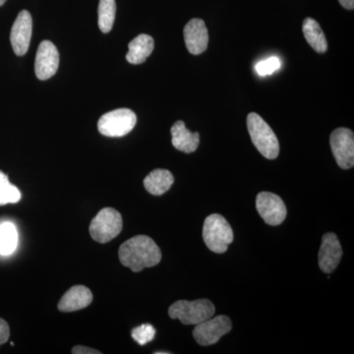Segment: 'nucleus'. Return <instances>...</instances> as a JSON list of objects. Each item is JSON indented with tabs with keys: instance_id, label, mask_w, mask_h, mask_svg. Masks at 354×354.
<instances>
[{
	"instance_id": "nucleus-1",
	"label": "nucleus",
	"mask_w": 354,
	"mask_h": 354,
	"mask_svg": "<svg viewBox=\"0 0 354 354\" xmlns=\"http://www.w3.org/2000/svg\"><path fill=\"white\" fill-rule=\"evenodd\" d=\"M118 257L124 267L138 272L145 268L157 266L162 260V252L151 237L137 235L120 247Z\"/></svg>"
},
{
	"instance_id": "nucleus-2",
	"label": "nucleus",
	"mask_w": 354,
	"mask_h": 354,
	"mask_svg": "<svg viewBox=\"0 0 354 354\" xmlns=\"http://www.w3.org/2000/svg\"><path fill=\"white\" fill-rule=\"evenodd\" d=\"M247 128L254 146L268 160H274L279 156V144L276 134L267 122L255 113L247 116Z\"/></svg>"
},
{
	"instance_id": "nucleus-3",
	"label": "nucleus",
	"mask_w": 354,
	"mask_h": 354,
	"mask_svg": "<svg viewBox=\"0 0 354 354\" xmlns=\"http://www.w3.org/2000/svg\"><path fill=\"white\" fill-rule=\"evenodd\" d=\"M203 239L209 250L218 254L225 253L234 241V232L223 216L213 214L205 220Z\"/></svg>"
},
{
	"instance_id": "nucleus-4",
	"label": "nucleus",
	"mask_w": 354,
	"mask_h": 354,
	"mask_svg": "<svg viewBox=\"0 0 354 354\" xmlns=\"http://www.w3.org/2000/svg\"><path fill=\"white\" fill-rule=\"evenodd\" d=\"M216 313L214 304L208 299L194 301L178 300L169 307V315L174 320L180 321L184 325H194L212 318Z\"/></svg>"
},
{
	"instance_id": "nucleus-5",
	"label": "nucleus",
	"mask_w": 354,
	"mask_h": 354,
	"mask_svg": "<svg viewBox=\"0 0 354 354\" xmlns=\"http://www.w3.org/2000/svg\"><path fill=\"white\" fill-rule=\"evenodd\" d=\"M122 227L120 212L113 208H104L91 221L88 232L95 241L108 243L120 234Z\"/></svg>"
},
{
	"instance_id": "nucleus-6",
	"label": "nucleus",
	"mask_w": 354,
	"mask_h": 354,
	"mask_svg": "<svg viewBox=\"0 0 354 354\" xmlns=\"http://www.w3.org/2000/svg\"><path fill=\"white\" fill-rule=\"evenodd\" d=\"M136 123L137 116L134 111L120 109L104 114L97 122V128L104 136L123 137L132 131Z\"/></svg>"
},
{
	"instance_id": "nucleus-7",
	"label": "nucleus",
	"mask_w": 354,
	"mask_h": 354,
	"mask_svg": "<svg viewBox=\"0 0 354 354\" xmlns=\"http://www.w3.org/2000/svg\"><path fill=\"white\" fill-rule=\"evenodd\" d=\"M232 329V324L227 316L220 315L198 324L193 330L195 341L203 346H212Z\"/></svg>"
},
{
	"instance_id": "nucleus-8",
	"label": "nucleus",
	"mask_w": 354,
	"mask_h": 354,
	"mask_svg": "<svg viewBox=\"0 0 354 354\" xmlns=\"http://www.w3.org/2000/svg\"><path fill=\"white\" fill-rule=\"evenodd\" d=\"M330 148L337 165L344 169L354 165V135L348 128H337L330 135Z\"/></svg>"
},
{
	"instance_id": "nucleus-9",
	"label": "nucleus",
	"mask_w": 354,
	"mask_h": 354,
	"mask_svg": "<svg viewBox=\"0 0 354 354\" xmlns=\"http://www.w3.org/2000/svg\"><path fill=\"white\" fill-rule=\"evenodd\" d=\"M256 209L270 225H279L286 220V207L281 198L271 192H261L256 198Z\"/></svg>"
},
{
	"instance_id": "nucleus-10",
	"label": "nucleus",
	"mask_w": 354,
	"mask_h": 354,
	"mask_svg": "<svg viewBox=\"0 0 354 354\" xmlns=\"http://www.w3.org/2000/svg\"><path fill=\"white\" fill-rule=\"evenodd\" d=\"M59 66V53L57 46L50 41H44L39 44L37 51L35 72L38 79L48 80L57 73Z\"/></svg>"
},
{
	"instance_id": "nucleus-11",
	"label": "nucleus",
	"mask_w": 354,
	"mask_h": 354,
	"mask_svg": "<svg viewBox=\"0 0 354 354\" xmlns=\"http://www.w3.org/2000/svg\"><path fill=\"white\" fill-rule=\"evenodd\" d=\"M32 20L31 14L22 10L18 14L10 32V41L15 55L23 57L29 50L31 43Z\"/></svg>"
},
{
	"instance_id": "nucleus-12",
	"label": "nucleus",
	"mask_w": 354,
	"mask_h": 354,
	"mask_svg": "<svg viewBox=\"0 0 354 354\" xmlns=\"http://www.w3.org/2000/svg\"><path fill=\"white\" fill-rule=\"evenodd\" d=\"M342 256V248L337 235L333 232L324 234L318 254L319 267L326 274L337 269Z\"/></svg>"
},
{
	"instance_id": "nucleus-13",
	"label": "nucleus",
	"mask_w": 354,
	"mask_h": 354,
	"mask_svg": "<svg viewBox=\"0 0 354 354\" xmlns=\"http://www.w3.org/2000/svg\"><path fill=\"white\" fill-rule=\"evenodd\" d=\"M186 48L192 55H201L207 50L209 44V32L206 24L201 19H192L183 30Z\"/></svg>"
},
{
	"instance_id": "nucleus-14",
	"label": "nucleus",
	"mask_w": 354,
	"mask_h": 354,
	"mask_svg": "<svg viewBox=\"0 0 354 354\" xmlns=\"http://www.w3.org/2000/svg\"><path fill=\"white\" fill-rule=\"evenodd\" d=\"M92 301V291L84 286H74L64 293L58 304V309L62 312L78 311L88 307Z\"/></svg>"
},
{
	"instance_id": "nucleus-15",
	"label": "nucleus",
	"mask_w": 354,
	"mask_h": 354,
	"mask_svg": "<svg viewBox=\"0 0 354 354\" xmlns=\"http://www.w3.org/2000/svg\"><path fill=\"white\" fill-rule=\"evenodd\" d=\"M171 143L176 150L190 153L197 150L200 143L199 133L190 132L183 121L179 120L171 127Z\"/></svg>"
},
{
	"instance_id": "nucleus-16",
	"label": "nucleus",
	"mask_w": 354,
	"mask_h": 354,
	"mask_svg": "<svg viewBox=\"0 0 354 354\" xmlns=\"http://www.w3.org/2000/svg\"><path fill=\"white\" fill-rule=\"evenodd\" d=\"M155 48V41L149 35H139L128 44L127 60L131 64H141L150 57Z\"/></svg>"
},
{
	"instance_id": "nucleus-17",
	"label": "nucleus",
	"mask_w": 354,
	"mask_h": 354,
	"mask_svg": "<svg viewBox=\"0 0 354 354\" xmlns=\"http://www.w3.org/2000/svg\"><path fill=\"white\" fill-rule=\"evenodd\" d=\"M174 183V177L167 169H155L144 179V186L149 193L155 196H160L167 192Z\"/></svg>"
},
{
	"instance_id": "nucleus-18",
	"label": "nucleus",
	"mask_w": 354,
	"mask_h": 354,
	"mask_svg": "<svg viewBox=\"0 0 354 354\" xmlns=\"http://www.w3.org/2000/svg\"><path fill=\"white\" fill-rule=\"evenodd\" d=\"M302 32L307 43L311 46V48L317 53H324L328 50L327 39L325 34L321 29L320 25L316 20L312 18H306L302 24Z\"/></svg>"
},
{
	"instance_id": "nucleus-19",
	"label": "nucleus",
	"mask_w": 354,
	"mask_h": 354,
	"mask_svg": "<svg viewBox=\"0 0 354 354\" xmlns=\"http://www.w3.org/2000/svg\"><path fill=\"white\" fill-rule=\"evenodd\" d=\"M18 245L17 228L11 223L0 225V254L7 256L12 254Z\"/></svg>"
},
{
	"instance_id": "nucleus-20",
	"label": "nucleus",
	"mask_w": 354,
	"mask_h": 354,
	"mask_svg": "<svg viewBox=\"0 0 354 354\" xmlns=\"http://www.w3.org/2000/svg\"><path fill=\"white\" fill-rule=\"evenodd\" d=\"M115 0H100L99 27L102 32H111L115 19Z\"/></svg>"
},
{
	"instance_id": "nucleus-21",
	"label": "nucleus",
	"mask_w": 354,
	"mask_h": 354,
	"mask_svg": "<svg viewBox=\"0 0 354 354\" xmlns=\"http://www.w3.org/2000/svg\"><path fill=\"white\" fill-rule=\"evenodd\" d=\"M21 199L20 190L10 183L8 176L0 171V206L6 204H15Z\"/></svg>"
},
{
	"instance_id": "nucleus-22",
	"label": "nucleus",
	"mask_w": 354,
	"mask_h": 354,
	"mask_svg": "<svg viewBox=\"0 0 354 354\" xmlns=\"http://www.w3.org/2000/svg\"><path fill=\"white\" fill-rule=\"evenodd\" d=\"M131 335L135 342L140 346H145L155 339L156 330L150 324H143L132 330Z\"/></svg>"
},
{
	"instance_id": "nucleus-23",
	"label": "nucleus",
	"mask_w": 354,
	"mask_h": 354,
	"mask_svg": "<svg viewBox=\"0 0 354 354\" xmlns=\"http://www.w3.org/2000/svg\"><path fill=\"white\" fill-rule=\"evenodd\" d=\"M281 59L277 57H271L267 59L262 60L256 64L255 70L258 75L267 76L276 72L277 70L281 68Z\"/></svg>"
},
{
	"instance_id": "nucleus-24",
	"label": "nucleus",
	"mask_w": 354,
	"mask_h": 354,
	"mask_svg": "<svg viewBox=\"0 0 354 354\" xmlns=\"http://www.w3.org/2000/svg\"><path fill=\"white\" fill-rule=\"evenodd\" d=\"M10 337V329L8 324L3 319L0 318V344H4L8 342Z\"/></svg>"
},
{
	"instance_id": "nucleus-25",
	"label": "nucleus",
	"mask_w": 354,
	"mask_h": 354,
	"mask_svg": "<svg viewBox=\"0 0 354 354\" xmlns=\"http://www.w3.org/2000/svg\"><path fill=\"white\" fill-rule=\"evenodd\" d=\"M72 353L74 354H100L101 351H97V349L90 348L88 346H76L72 348Z\"/></svg>"
},
{
	"instance_id": "nucleus-26",
	"label": "nucleus",
	"mask_w": 354,
	"mask_h": 354,
	"mask_svg": "<svg viewBox=\"0 0 354 354\" xmlns=\"http://www.w3.org/2000/svg\"><path fill=\"white\" fill-rule=\"evenodd\" d=\"M339 1L342 6L348 10H353L354 8V0H339Z\"/></svg>"
},
{
	"instance_id": "nucleus-27",
	"label": "nucleus",
	"mask_w": 354,
	"mask_h": 354,
	"mask_svg": "<svg viewBox=\"0 0 354 354\" xmlns=\"http://www.w3.org/2000/svg\"><path fill=\"white\" fill-rule=\"evenodd\" d=\"M6 0H0V6H3L4 3H6Z\"/></svg>"
}]
</instances>
